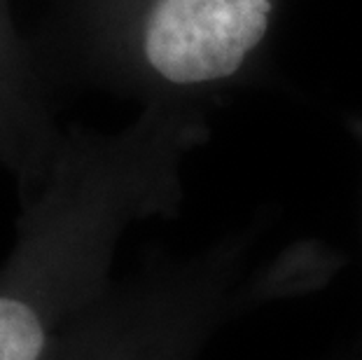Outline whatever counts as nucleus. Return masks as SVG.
I'll return each mask as SVG.
<instances>
[{
	"mask_svg": "<svg viewBox=\"0 0 362 360\" xmlns=\"http://www.w3.org/2000/svg\"><path fill=\"white\" fill-rule=\"evenodd\" d=\"M131 206L52 202L24 220L0 267V360H52L110 293L107 274Z\"/></svg>",
	"mask_w": 362,
	"mask_h": 360,
	"instance_id": "f257e3e1",
	"label": "nucleus"
},
{
	"mask_svg": "<svg viewBox=\"0 0 362 360\" xmlns=\"http://www.w3.org/2000/svg\"><path fill=\"white\" fill-rule=\"evenodd\" d=\"M199 323L194 288L178 277H155L107 293L52 360H187Z\"/></svg>",
	"mask_w": 362,
	"mask_h": 360,
	"instance_id": "f03ea898",
	"label": "nucleus"
},
{
	"mask_svg": "<svg viewBox=\"0 0 362 360\" xmlns=\"http://www.w3.org/2000/svg\"><path fill=\"white\" fill-rule=\"evenodd\" d=\"M272 0H157L145 57L173 84L225 80L267 35Z\"/></svg>",
	"mask_w": 362,
	"mask_h": 360,
	"instance_id": "7ed1b4c3",
	"label": "nucleus"
}]
</instances>
